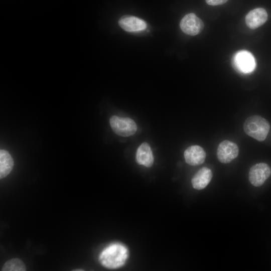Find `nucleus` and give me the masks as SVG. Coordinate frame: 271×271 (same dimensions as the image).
<instances>
[{"label":"nucleus","mask_w":271,"mask_h":271,"mask_svg":"<svg viewBox=\"0 0 271 271\" xmlns=\"http://www.w3.org/2000/svg\"><path fill=\"white\" fill-rule=\"evenodd\" d=\"M228 0H205L207 4L211 6H217L225 3Z\"/></svg>","instance_id":"obj_15"},{"label":"nucleus","mask_w":271,"mask_h":271,"mask_svg":"<svg viewBox=\"0 0 271 271\" xmlns=\"http://www.w3.org/2000/svg\"><path fill=\"white\" fill-rule=\"evenodd\" d=\"M180 26L184 33L191 36L198 34L204 27L202 20L194 13L186 15L181 20Z\"/></svg>","instance_id":"obj_6"},{"label":"nucleus","mask_w":271,"mask_h":271,"mask_svg":"<svg viewBox=\"0 0 271 271\" xmlns=\"http://www.w3.org/2000/svg\"><path fill=\"white\" fill-rule=\"evenodd\" d=\"M186 162L191 166H198L204 163L206 153L199 146L193 145L187 148L184 153Z\"/></svg>","instance_id":"obj_8"},{"label":"nucleus","mask_w":271,"mask_h":271,"mask_svg":"<svg viewBox=\"0 0 271 271\" xmlns=\"http://www.w3.org/2000/svg\"><path fill=\"white\" fill-rule=\"evenodd\" d=\"M266 11L263 8L250 11L246 16L245 22L250 29H254L262 25L267 19Z\"/></svg>","instance_id":"obj_10"},{"label":"nucleus","mask_w":271,"mask_h":271,"mask_svg":"<svg viewBox=\"0 0 271 271\" xmlns=\"http://www.w3.org/2000/svg\"><path fill=\"white\" fill-rule=\"evenodd\" d=\"M271 174V169L266 164L260 163L252 166L249 172V180L255 187L263 184Z\"/></svg>","instance_id":"obj_4"},{"label":"nucleus","mask_w":271,"mask_h":271,"mask_svg":"<svg viewBox=\"0 0 271 271\" xmlns=\"http://www.w3.org/2000/svg\"><path fill=\"white\" fill-rule=\"evenodd\" d=\"M269 128L268 122L259 115H252L248 117L243 124L244 132L259 142L265 139Z\"/></svg>","instance_id":"obj_2"},{"label":"nucleus","mask_w":271,"mask_h":271,"mask_svg":"<svg viewBox=\"0 0 271 271\" xmlns=\"http://www.w3.org/2000/svg\"><path fill=\"white\" fill-rule=\"evenodd\" d=\"M239 153L237 145L228 140L221 142L218 146L217 157L222 163L227 164L236 158Z\"/></svg>","instance_id":"obj_5"},{"label":"nucleus","mask_w":271,"mask_h":271,"mask_svg":"<svg viewBox=\"0 0 271 271\" xmlns=\"http://www.w3.org/2000/svg\"><path fill=\"white\" fill-rule=\"evenodd\" d=\"M137 163L146 167H151L154 163V158L150 145L147 143H142L138 148L136 153Z\"/></svg>","instance_id":"obj_12"},{"label":"nucleus","mask_w":271,"mask_h":271,"mask_svg":"<svg viewBox=\"0 0 271 271\" xmlns=\"http://www.w3.org/2000/svg\"><path fill=\"white\" fill-rule=\"evenodd\" d=\"M212 176V173L210 169L207 167L202 168L194 175L191 180L193 188L197 190L205 188L211 180Z\"/></svg>","instance_id":"obj_11"},{"label":"nucleus","mask_w":271,"mask_h":271,"mask_svg":"<svg viewBox=\"0 0 271 271\" xmlns=\"http://www.w3.org/2000/svg\"><path fill=\"white\" fill-rule=\"evenodd\" d=\"M14 166L13 159L9 153L5 150L0 151V178L3 179L12 171Z\"/></svg>","instance_id":"obj_13"},{"label":"nucleus","mask_w":271,"mask_h":271,"mask_svg":"<svg viewBox=\"0 0 271 271\" xmlns=\"http://www.w3.org/2000/svg\"><path fill=\"white\" fill-rule=\"evenodd\" d=\"M118 24L122 29L129 32L141 31L147 28L145 21L132 16H122L119 19Z\"/></svg>","instance_id":"obj_9"},{"label":"nucleus","mask_w":271,"mask_h":271,"mask_svg":"<svg viewBox=\"0 0 271 271\" xmlns=\"http://www.w3.org/2000/svg\"><path fill=\"white\" fill-rule=\"evenodd\" d=\"M128 257L127 248L120 243L110 244L99 256L100 263L104 267L115 269L123 266Z\"/></svg>","instance_id":"obj_1"},{"label":"nucleus","mask_w":271,"mask_h":271,"mask_svg":"<svg viewBox=\"0 0 271 271\" xmlns=\"http://www.w3.org/2000/svg\"><path fill=\"white\" fill-rule=\"evenodd\" d=\"M109 122L113 131L120 136L129 137L135 133L137 130L136 122L128 117L113 115L110 117Z\"/></svg>","instance_id":"obj_3"},{"label":"nucleus","mask_w":271,"mask_h":271,"mask_svg":"<svg viewBox=\"0 0 271 271\" xmlns=\"http://www.w3.org/2000/svg\"><path fill=\"white\" fill-rule=\"evenodd\" d=\"M26 266L22 260L13 258L8 260L4 264L1 270L3 271H25Z\"/></svg>","instance_id":"obj_14"},{"label":"nucleus","mask_w":271,"mask_h":271,"mask_svg":"<svg viewBox=\"0 0 271 271\" xmlns=\"http://www.w3.org/2000/svg\"><path fill=\"white\" fill-rule=\"evenodd\" d=\"M236 67L243 73L252 71L255 67V60L253 55L246 51L238 52L234 57Z\"/></svg>","instance_id":"obj_7"}]
</instances>
